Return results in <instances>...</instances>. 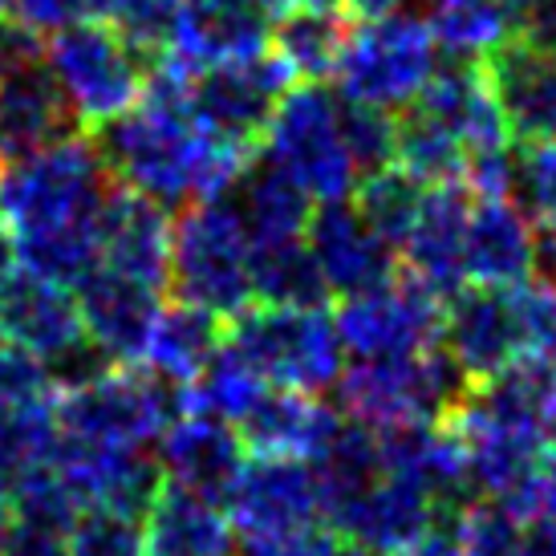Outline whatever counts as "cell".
I'll use <instances>...</instances> for the list:
<instances>
[{"label": "cell", "instance_id": "35", "mask_svg": "<svg viewBox=\"0 0 556 556\" xmlns=\"http://www.w3.org/2000/svg\"><path fill=\"white\" fill-rule=\"evenodd\" d=\"M16 525L29 528H46V532H58V536H70V528L78 525L81 500L74 495V488L62 479V471L53 464L37 467L29 476L16 479Z\"/></svg>", "mask_w": 556, "mask_h": 556}, {"label": "cell", "instance_id": "8", "mask_svg": "<svg viewBox=\"0 0 556 556\" xmlns=\"http://www.w3.org/2000/svg\"><path fill=\"white\" fill-rule=\"evenodd\" d=\"M467 382L447 362V354H415L394 362H354L338 378L341 410L370 427V431H399L443 422L467 399Z\"/></svg>", "mask_w": 556, "mask_h": 556}, {"label": "cell", "instance_id": "55", "mask_svg": "<svg viewBox=\"0 0 556 556\" xmlns=\"http://www.w3.org/2000/svg\"><path fill=\"white\" fill-rule=\"evenodd\" d=\"M296 4H309V9H338V0H296Z\"/></svg>", "mask_w": 556, "mask_h": 556}, {"label": "cell", "instance_id": "25", "mask_svg": "<svg viewBox=\"0 0 556 556\" xmlns=\"http://www.w3.org/2000/svg\"><path fill=\"white\" fill-rule=\"evenodd\" d=\"M341 415L333 406H325L317 394H301V390H277L268 387L264 399L248 410V418L236 427L244 447L252 455H268V459H305L313 464L329 439L338 434Z\"/></svg>", "mask_w": 556, "mask_h": 556}, {"label": "cell", "instance_id": "20", "mask_svg": "<svg viewBox=\"0 0 556 556\" xmlns=\"http://www.w3.org/2000/svg\"><path fill=\"white\" fill-rule=\"evenodd\" d=\"M74 296H78L86 338L114 366L142 362V345H147V333H151V325H155L159 309H163V301H159L163 293L98 264L90 277H81L74 285Z\"/></svg>", "mask_w": 556, "mask_h": 556}, {"label": "cell", "instance_id": "17", "mask_svg": "<svg viewBox=\"0 0 556 556\" xmlns=\"http://www.w3.org/2000/svg\"><path fill=\"white\" fill-rule=\"evenodd\" d=\"M0 341L21 345L41 362L74 350L78 341H86L74 289L33 273L25 264L13 268L0 280Z\"/></svg>", "mask_w": 556, "mask_h": 556}, {"label": "cell", "instance_id": "12", "mask_svg": "<svg viewBox=\"0 0 556 556\" xmlns=\"http://www.w3.org/2000/svg\"><path fill=\"white\" fill-rule=\"evenodd\" d=\"M289 90H293L289 70L273 53H261L248 62L191 74V110L216 139L256 151L273 114H277L280 98Z\"/></svg>", "mask_w": 556, "mask_h": 556}, {"label": "cell", "instance_id": "6", "mask_svg": "<svg viewBox=\"0 0 556 556\" xmlns=\"http://www.w3.org/2000/svg\"><path fill=\"white\" fill-rule=\"evenodd\" d=\"M264 163L289 175L313 203L350 200L362 175L345 147L341 98H333L321 81H296L264 130Z\"/></svg>", "mask_w": 556, "mask_h": 556}, {"label": "cell", "instance_id": "13", "mask_svg": "<svg viewBox=\"0 0 556 556\" xmlns=\"http://www.w3.org/2000/svg\"><path fill=\"white\" fill-rule=\"evenodd\" d=\"M228 520L244 541H268L321 520L317 471L305 459H248L224 500Z\"/></svg>", "mask_w": 556, "mask_h": 556}, {"label": "cell", "instance_id": "15", "mask_svg": "<svg viewBox=\"0 0 556 556\" xmlns=\"http://www.w3.org/2000/svg\"><path fill=\"white\" fill-rule=\"evenodd\" d=\"M317 273L325 289L338 296L370 293L378 285L394 280V248L370 228V219L357 212V203H321L305 228Z\"/></svg>", "mask_w": 556, "mask_h": 556}, {"label": "cell", "instance_id": "42", "mask_svg": "<svg viewBox=\"0 0 556 556\" xmlns=\"http://www.w3.org/2000/svg\"><path fill=\"white\" fill-rule=\"evenodd\" d=\"M13 21H21L37 37L81 29V25H106L114 0H4Z\"/></svg>", "mask_w": 556, "mask_h": 556}, {"label": "cell", "instance_id": "5", "mask_svg": "<svg viewBox=\"0 0 556 556\" xmlns=\"http://www.w3.org/2000/svg\"><path fill=\"white\" fill-rule=\"evenodd\" d=\"M228 350L268 387L321 394L341 378L338 321L325 305H261L244 309L228 329Z\"/></svg>", "mask_w": 556, "mask_h": 556}, {"label": "cell", "instance_id": "56", "mask_svg": "<svg viewBox=\"0 0 556 556\" xmlns=\"http://www.w3.org/2000/svg\"><path fill=\"white\" fill-rule=\"evenodd\" d=\"M0 4H4V0H0Z\"/></svg>", "mask_w": 556, "mask_h": 556}, {"label": "cell", "instance_id": "7", "mask_svg": "<svg viewBox=\"0 0 556 556\" xmlns=\"http://www.w3.org/2000/svg\"><path fill=\"white\" fill-rule=\"evenodd\" d=\"M434 74H439V41L427 16L390 13L350 29L338 65V86L345 102L390 114L415 106Z\"/></svg>", "mask_w": 556, "mask_h": 556}, {"label": "cell", "instance_id": "26", "mask_svg": "<svg viewBox=\"0 0 556 556\" xmlns=\"http://www.w3.org/2000/svg\"><path fill=\"white\" fill-rule=\"evenodd\" d=\"M170 236L167 212L159 203L142 200L135 191L118 187L102 228V268L139 280L155 293L170 289Z\"/></svg>", "mask_w": 556, "mask_h": 556}, {"label": "cell", "instance_id": "32", "mask_svg": "<svg viewBox=\"0 0 556 556\" xmlns=\"http://www.w3.org/2000/svg\"><path fill=\"white\" fill-rule=\"evenodd\" d=\"M264 382L261 374L244 366L240 357L228 350V341H224V350L219 357L207 366L200 382H191L187 390H179V402H184V415H207V418H219V422H232L240 427L248 418V410L264 399Z\"/></svg>", "mask_w": 556, "mask_h": 556}, {"label": "cell", "instance_id": "39", "mask_svg": "<svg viewBox=\"0 0 556 556\" xmlns=\"http://www.w3.org/2000/svg\"><path fill=\"white\" fill-rule=\"evenodd\" d=\"M536 228L556 232V142H525L516 151V191Z\"/></svg>", "mask_w": 556, "mask_h": 556}, {"label": "cell", "instance_id": "38", "mask_svg": "<svg viewBox=\"0 0 556 556\" xmlns=\"http://www.w3.org/2000/svg\"><path fill=\"white\" fill-rule=\"evenodd\" d=\"M341 130H345V147L354 155L357 175L366 179L374 170L394 167V147H399V123L382 114V110L357 106L341 98Z\"/></svg>", "mask_w": 556, "mask_h": 556}, {"label": "cell", "instance_id": "43", "mask_svg": "<svg viewBox=\"0 0 556 556\" xmlns=\"http://www.w3.org/2000/svg\"><path fill=\"white\" fill-rule=\"evenodd\" d=\"M508 511L516 520H525L528 528L556 525V439L544 447L541 464H536L532 479L525 483V492L508 504Z\"/></svg>", "mask_w": 556, "mask_h": 556}, {"label": "cell", "instance_id": "47", "mask_svg": "<svg viewBox=\"0 0 556 556\" xmlns=\"http://www.w3.org/2000/svg\"><path fill=\"white\" fill-rule=\"evenodd\" d=\"M0 556H70V544L46 528L13 525V532L0 541Z\"/></svg>", "mask_w": 556, "mask_h": 556}, {"label": "cell", "instance_id": "24", "mask_svg": "<svg viewBox=\"0 0 556 556\" xmlns=\"http://www.w3.org/2000/svg\"><path fill=\"white\" fill-rule=\"evenodd\" d=\"M536 264V224L520 203L479 200L467 219L464 273L483 289H520Z\"/></svg>", "mask_w": 556, "mask_h": 556}, {"label": "cell", "instance_id": "54", "mask_svg": "<svg viewBox=\"0 0 556 556\" xmlns=\"http://www.w3.org/2000/svg\"><path fill=\"white\" fill-rule=\"evenodd\" d=\"M338 556H382V553H374V548H362V544H345V548H338Z\"/></svg>", "mask_w": 556, "mask_h": 556}, {"label": "cell", "instance_id": "44", "mask_svg": "<svg viewBox=\"0 0 556 556\" xmlns=\"http://www.w3.org/2000/svg\"><path fill=\"white\" fill-rule=\"evenodd\" d=\"M244 556H338V532L329 525H309L268 541H244Z\"/></svg>", "mask_w": 556, "mask_h": 556}, {"label": "cell", "instance_id": "37", "mask_svg": "<svg viewBox=\"0 0 556 556\" xmlns=\"http://www.w3.org/2000/svg\"><path fill=\"white\" fill-rule=\"evenodd\" d=\"M65 544H70V556H147L142 520L106 508L81 511Z\"/></svg>", "mask_w": 556, "mask_h": 556}, {"label": "cell", "instance_id": "40", "mask_svg": "<svg viewBox=\"0 0 556 556\" xmlns=\"http://www.w3.org/2000/svg\"><path fill=\"white\" fill-rule=\"evenodd\" d=\"M175 9L179 0H114L110 25L123 33L142 58H163L175 33Z\"/></svg>", "mask_w": 556, "mask_h": 556}, {"label": "cell", "instance_id": "29", "mask_svg": "<svg viewBox=\"0 0 556 556\" xmlns=\"http://www.w3.org/2000/svg\"><path fill=\"white\" fill-rule=\"evenodd\" d=\"M224 341H228V333H224L216 313L175 301V305L159 309L155 325L147 333V345H142V366H147V374L163 378L167 387L187 390L207 374V366L224 350Z\"/></svg>", "mask_w": 556, "mask_h": 556}, {"label": "cell", "instance_id": "10", "mask_svg": "<svg viewBox=\"0 0 556 556\" xmlns=\"http://www.w3.org/2000/svg\"><path fill=\"white\" fill-rule=\"evenodd\" d=\"M447 301L415 277H394L370 293L345 296L338 321L341 350L354 362H394V357L431 354L443 338Z\"/></svg>", "mask_w": 556, "mask_h": 556}, {"label": "cell", "instance_id": "41", "mask_svg": "<svg viewBox=\"0 0 556 556\" xmlns=\"http://www.w3.org/2000/svg\"><path fill=\"white\" fill-rule=\"evenodd\" d=\"M53 382L41 357H33L21 345L0 341V410H29V406H53Z\"/></svg>", "mask_w": 556, "mask_h": 556}, {"label": "cell", "instance_id": "27", "mask_svg": "<svg viewBox=\"0 0 556 556\" xmlns=\"http://www.w3.org/2000/svg\"><path fill=\"white\" fill-rule=\"evenodd\" d=\"M504 123L520 142H556V62L508 41L483 62Z\"/></svg>", "mask_w": 556, "mask_h": 556}, {"label": "cell", "instance_id": "14", "mask_svg": "<svg viewBox=\"0 0 556 556\" xmlns=\"http://www.w3.org/2000/svg\"><path fill=\"white\" fill-rule=\"evenodd\" d=\"M378 451H382V471L427 495L439 516H459L476 500L467 447L459 431L451 427V418L378 431Z\"/></svg>", "mask_w": 556, "mask_h": 556}, {"label": "cell", "instance_id": "22", "mask_svg": "<svg viewBox=\"0 0 556 556\" xmlns=\"http://www.w3.org/2000/svg\"><path fill=\"white\" fill-rule=\"evenodd\" d=\"M476 195L464 184L427 187V200L418 207L415 228L402 240L406 277L427 285L443 301L464 289V248H467V219H471Z\"/></svg>", "mask_w": 556, "mask_h": 556}, {"label": "cell", "instance_id": "1", "mask_svg": "<svg viewBox=\"0 0 556 556\" xmlns=\"http://www.w3.org/2000/svg\"><path fill=\"white\" fill-rule=\"evenodd\" d=\"M93 147L114 184L167 207L228 200L252 167L248 147L216 139L191 110V70L159 62L142 102L93 130Z\"/></svg>", "mask_w": 556, "mask_h": 556}, {"label": "cell", "instance_id": "49", "mask_svg": "<svg viewBox=\"0 0 556 556\" xmlns=\"http://www.w3.org/2000/svg\"><path fill=\"white\" fill-rule=\"evenodd\" d=\"M406 556H467V553L455 532H439V528H434L431 536H422Z\"/></svg>", "mask_w": 556, "mask_h": 556}, {"label": "cell", "instance_id": "23", "mask_svg": "<svg viewBox=\"0 0 556 556\" xmlns=\"http://www.w3.org/2000/svg\"><path fill=\"white\" fill-rule=\"evenodd\" d=\"M410 110L431 118L439 130H447L467 151V163L483 151L508 147L511 130L504 123L500 102H495L492 81L483 74V62H455L447 70H439Z\"/></svg>", "mask_w": 556, "mask_h": 556}, {"label": "cell", "instance_id": "50", "mask_svg": "<svg viewBox=\"0 0 556 556\" xmlns=\"http://www.w3.org/2000/svg\"><path fill=\"white\" fill-rule=\"evenodd\" d=\"M13 495H16V479L9 476V471H0V541H4V536L13 532V525H16Z\"/></svg>", "mask_w": 556, "mask_h": 556}, {"label": "cell", "instance_id": "36", "mask_svg": "<svg viewBox=\"0 0 556 556\" xmlns=\"http://www.w3.org/2000/svg\"><path fill=\"white\" fill-rule=\"evenodd\" d=\"M455 536L467 556H525L528 525L495 500H471L455 516Z\"/></svg>", "mask_w": 556, "mask_h": 556}, {"label": "cell", "instance_id": "28", "mask_svg": "<svg viewBox=\"0 0 556 556\" xmlns=\"http://www.w3.org/2000/svg\"><path fill=\"white\" fill-rule=\"evenodd\" d=\"M142 536L147 556H232L236 528L224 504L163 483L142 516Z\"/></svg>", "mask_w": 556, "mask_h": 556}, {"label": "cell", "instance_id": "19", "mask_svg": "<svg viewBox=\"0 0 556 556\" xmlns=\"http://www.w3.org/2000/svg\"><path fill=\"white\" fill-rule=\"evenodd\" d=\"M155 447V459L170 488L207 495L216 504L228 500V492L236 488V479L248 464V447L240 431L232 422H219V418L207 415H179Z\"/></svg>", "mask_w": 556, "mask_h": 556}, {"label": "cell", "instance_id": "48", "mask_svg": "<svg viewBox=\"0 0 556 556\" xmlns=\"http://www.w3.org/2000/svg\"><path fill=\"white\" fill-rule=\"evenodd\" d=\"M532 277L541 285H556V232L553 228H536V264Z\"/></svg>", "mask_w": 556, "mask_h": 556}, {"label": "cell", "instance_id": "46", "mask_svg": "<svg viewBox=\"0 0 556 556\" xmlns=\"http://www.w3.org/2000/svg\"><path fill=\"white\" fill-rule=\"evenodd\" d=\"M520 46L556 62V0H520Z\"/></svg>", "mask_w": 556, "mask_h": 556}, {"label": "cell", "instance_id": "2", "mask_svg": "<svg viewBox=\"0 0 556 556\" xmlns=\"http://www.w3.org/2000/svg\"><path fill=\"white\" fill-rule=\"evenodd\" d=\"M114 191L118 184L90 139H70L0 170V219L21 264L70 289L90 277L102 261Z\"/></svg>", "mask_w": 556, "mask_h": 556}, {"label": "cell", "instance_id": "21", "mask_svg": "<svg viewBox=\"0 0 556 556\" xmlns=\"http://www.w3.org/2000/svg\"><path fill=\"white\" fill-rule=\"evenodd\" d=\"M78 114L70 110L49 65H29L0 81V167L46 155L74 139Z\"/></svg>", "mask_w": 556, "mask_h": 556}, {"label": "cell", "instance_id": "51", "mask_svg": "<svg viewBox=\"0 0 556 556\" xmlns=\"http://www.w3.org/2000/svg\"><path fill=\"white\" fill-rule=\"evenodd\" d=\"M399 4H402V0H338V9L362 16V21H374V16L399 13Z\"/></svg>", "mask_w": 556, "mask_h": 556}, {"label": "cell", "instance_id": "52", "mask_svg": "<svg viewBox=\"0 0 556 556\" xmlns=\"http://www.w3.org/2000/svg\"><path fill=\"white\" fill-rule=\"evenodd\" d=\"M13 261H16V248H13V236L4 228V219H0V280L13 273Z\"/></svg>", "mask_w": 556, "mask_h": 556}, {"label": "cell", "instance_id": "3", "mask_svg": "<svg viewBox=\"0 0 556 556\" xmlns=\"http://www.w3.org/2000/svg\"><path fill=\"white\" fill-rule=\"evenodd\" d=\"M184 415L179 390L163 378L130 366H114L78 390H65L53 402V459L81 464V459H110L135 455L163 439L175 418Z\"/></svg>", "mask_w": 556, "mask_h": 556}, {"label": "cell", "instance_id": "33", "mask_svg": "<svg viewBox=\"0 0 556 556\" xmlns=\"http://www.w3.org/2000/svg\"><path fill=\"white\" fill-rule=\"evenodd\" d=\"M252 277L261 305H325L329 296L305 240L252 248Z\"/></svg>", "mask_w": 556, "mask_h": 556}, {"label": "cell", "instance_id": "4", "mask_svg": "<svg viewBox=\"0 0 556 556\" xmlns=\"http://www.w3.org/2000/svg\"><path fill=\"white\" fill-rule=\"evenodd\" d=\"M170 289L195 309L240 317L252 309V240L232 200L191 203L170 236Z\"/></svg>", "mask_w": 556, "mask_h": 556}, {"label": "cell", "instance_id": "16", "mask_svg": "<svg viewBox=\"0 0 556 556\" xmlns=\"http://www.w3.org/2000/svg\"><path fill=\"white\" fill-rule=\"evenodd\" d=\"M268 21L252 0H179L167 53L191 74L248 62L273 49Z\"/></svg>", "mask_w": 556, "mask_h": 556}, {"label": "cell", "instance_id": "30", "mask_svg": "<svg viewBox=\"0 0 556 556\" xmlns=\"http://www.w3.org/2000/svg\"><path fill=\"white\" fill-rule=\"evenodd\" d=\"M228 200L236 203V212L244 219L252 248L305 240V228H309V216H313V200L289 179V175H280L273 163H261V167L252 163Z\"/></svg>", "mask_w": 556, "mask_h": 556}, {"label": "cell", "instance_id": "18", "mask_svg": "<svg viewBox=\"0 0 556 556\" xmlns=\"http://www.w3.org/2000/svg\"><path fill=\"white\" fill-rule=\"evenodd\" d=\"M434 520H439V508L431 500L387 471L325 516V525L350 536V544L374 548L382 556H406L422 536H431Z\"/></svg>", "mask_w": 556, "mask_h": 556}, {"label": "cell", "instance_id": "11", "mask_svg": "<svg viewBox=\"0 0 556 556\" xmlns=\"http://www.w3.org/2000/svg\"><path fill=\"white\" fill-rule=\"evenodd\" d=\"M443 354L467 387H488L525 357L516 289H459L443 313Z\"/></svg>", "mask_w": 556, "mask_h": 556}, {"label": "cell", "instance_id": "34", "mask_svg": "<svg viewBox=\"0 0 556 556\" xmlns=\"http://www.w3.org/2000/svg\"><path fill=\"white\" fill-rule=\"evenodd\" d=\"M427 200V187L410 179L402 167H387V170H374L357 184V212L370 219V228L390 248H402L406 232L415 228L418 207Z\"/></svg>", "mask_w": 556, "mask_h": 556}, {"label": "cell", "instance_id": "53", "mask_svg": "<svg viewBox=\"0 0 556 556\" xmlns=\"http://www.w3.org/2000/svg\"><path fill=\"white\" fill-rule=\"evenodd\" d=\"M261 13H268V16H285L289 9H296V0H252Z\"/></svg>", "mask_w": 556, "mask_h": 556}, {"label": "cell", "instance_id": "9", "mask_svg": "<svg viewBox=\"0 0 556 556\" xmlns=\"http://www.w3.org/2000/svg\"><path fill=\"white\" fill-rule=\"evenodd\" d=\"M46 65L62 86L78 126L102 130L142 102L151 70L142 53L114 25H81L58 33L46 49Z\"/></svg>", "mask_w": 556, "mask_h": 556}, {"label": "cell", "instance_id": "31", "mask_svg": "<svg viewBox=\"0 0 556 556\" xmlns=\"http://www.w3.org/2000/svg\"><path fill=\"white\" fill-rule=\"evenodd\" d=\"M350 41V25L341 21V9H309L296 4L277 16L273 29V58H277L293 81H325L338 78L341 53Z\"/></svg>", "mask_w": 556, "mask_h": 556}, {"label": "cell", "instance_id": "45", "mask_svg": "<svg viewBox=\"0 0 556 556\" xmlns=\"http://www.w3.org/2000/svg\"><path fill=\"white\" fill-rule=\"evenodd\" d=\"M41 62H46V58H41V37L29 33L21 21H13V16H0V81Z\"/></svg>", "mask_w": 556, "mask_h": 556}]
</instances>
